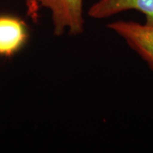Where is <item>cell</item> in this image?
<instances>
[{
  "instance_id": "cell-2",
  "label": "cell",
  "mask_w": 153,
  "mask_h": 153,
  "mask_svg": "<svg viewBox=\"0 0 153 153\" xmlns=\"http://www.w3.org/2000/svg\"><path fill=\"white\" fill-rule=\"evenodd\" d=\"M106 27L120 37L153 71V25L117 21L108 23Z\"/></svg>"
},
{
  "instance_id": "cell-4",
  "label": "cell",
  "mask_w": 153,
  "mask_h": 153,
  "mask_svg": "<svg viewBox=\"0 0 153 153\" xmlns=\"http://www.w3.org/2000/svg\"><path fill=\"white\" fill-rule=\"evenodd\" d=\"M27 39V28L21 19L0 16V55L10 57L22 49Z\"/></svg>"
},
{
  "instance_id": "cell-3",
  "label": "cell",
  "mask_w": 153,
  "mask_h": 153,
  "mask_svg": "<svg viewBox=\"0 0 153 153\" xmlns=\"http://www.w3.org/2000/svg\"><path fill=\"white\" fill-rule=\"evenodd\" d=\"M132 10L142 13L146 24L153 25V0H98L89 7L88 16L102 20Z\"/></svg>"
},
{
  "instance_id": "cell-1",
  "label": "cell",
  "mask_w": 153,
  "mask_h": 153,
  "mask_svg": "<svg viewBox=\"0 0 153 153\" xmlns=\"http://www.w3.org/2000/svg\"><path fill=\"white\" fill-rule=\"evenodd\" d=\"M27 6L29 16H36L40 9H46L51 13L55 36L65 33L76 36L84 30L82 0H27Z\"/></svg>"
}]
</instances>
